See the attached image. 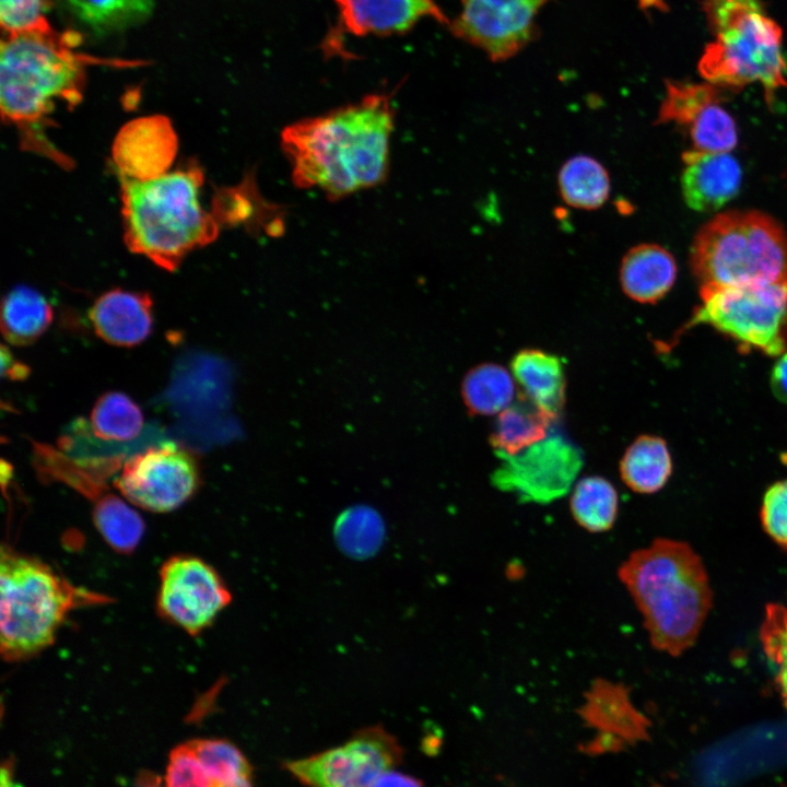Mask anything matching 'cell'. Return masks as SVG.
Returning a JSON list of instances; mask_svg holds the SVG:
<instances>
[{"mask_svg":"<svg viewBox=\"0 0 787 787\" xmlns=\"http://www.w3.org/2000/svg\"><path fill=\"white\" fill-rule=\"evenodd\" d=\"M390 96L371 94L287 125L281 132V148L295 186L317 188L337 201L383 184L395 126Z\"/></svg>","mask_w":787,"mask_h":787,"instance_id":"obj_1","label":"cell"},{"mask_svg":"<svg viewBox=\"0 0 787 787\" xmlns=\"http://www.w3.org/2000/svg\"><path fill=\"white\" fill-rule=\"evenodd\" d=\"M79 35L52 30L4 36L0 51V107L3 121L20 131L22 145L61 166H70L44 134L48 116L61 103L78 105L89 64L106 63L74 50Z\"/></svg>","mask_w":787,"mask_h":787,"instance_id":"obj_2","label":"cell"},{"mask_svg":"<svg viewBox=\"0 0 787 787\" xmlns=\"http://www.w3.org/2000/svg\"><path fill=\"white\" fill-rule=\"evenodd\" d=\"M618 576L639 610L655 649L679 656L695 643L713 592L701 557L688 543L657 538L633 551Z\"/></svg>","mask_w":787,"mask_h":787,"instance_id":"obj_3","label":"cell"},{"mask_svg":"<svg viewBox=\"0 0 787 787\" xmlns=\"http://www.w3.org/2000/svg\"><path fill=\"white\" fill-rule=\"evenodd\" d=\"M204 175L196 162L148 180L120 177L124 240L133 254L175 271L212 243L219 221L201 202Z\"/></svg>","mask_w":787,"mask_h":787,"instance_id":"obj_4","label":"cell"},{"mask_svg":"<svg viewBox=\"0 0 787 787\" xmlns=\"http://www.w3.org/2000/svg\"><path fill=\"white\" fill-rule=\"evenodd\" d=\"M0 594L1 655L11 662L50 646L71 611L109 600L72 585L43 561L10 548L1 550Z\"/></svg>","mask_w":787,"mask_h":787,"instance_id":"obj_5","label":"cell"},{"mask_svg":"<svg viewBox=\"0 0 787 787\" xmlns=\"http://www.w3.org/2000/svg\"><path fill=\"white\" fill-rule=\"evenodd\" d=\"M704 11L715 39L700 60L703 78L733 90L759 82L767 96L787 86L782 30L761 0H704Z\"/></svg>","mask_w":787,"mask_h":787,"instance_id":"obj_6","label":"cell"},{"mask_svg":"<svg viewBox=\"0 0 787 787\" xmlns=\"http://www.w3.org/2000/svg\"><path fill=\"white\" fill-rule=\"evenodd\" d=\"M701 287L787 281V232L760 211H728L708 221L691 247Z\"/></svg>","mask_w":787,"mask_h":787,"instance_id":"obj_7","label":"cell"},{"mask_svg":"<svg viewBox=\"0 0 787 787\" xmlns=\"http://www.w3.org/2000/svg\"><path fill=\"white\" fill-rule=\"evenodd\" d=\"M700 295L702 304L692 325L707 324L770 356L783 353L787 345V281L701 287Z\"/></svg>","mask_w":787,"mask_h":787,"instance_id":"obj_8","label":"cell"},{"mask_svg":"<svg viewBox=\"0 0 787 787\" xmlns=\"http://www.w3.org/2000/svg\"><path fill=\"white\" fill-rule=\"evenodd\" d=\"M402 749L383 727L361 729L343 744L291 761L287 771L306 787H371L401 761Z\"/></svg>","mask_w":787,"mask_h":787,"instance_id":"obj_9","label":"cell"},{"mask_svg":"<svg viewBox=\"0 0 787 787\" xmlns=\"http://www.w3.org/2000/svg\"><path fill=\"white\" fill-rule=\"evenodd\" d=\"M196 457L174 444L149 447L122 466L115 486L133 505L153 513L180 507L198 490Z\"/></svg>","mask_w":787,"mask_h":787,"instance_id":"obj_10","label":"cell"},{"mask_svg":"<svg viewBox=\"0 0 787 787\" xmlns=\"http://www.w3.org/2000/svg\"><path fill=\"white\" fill-rule=\"evenodd\" d=\"M231 600L219 573L199 557L175 555L161 567L157 611L190 635L209 627Z\"/></svg>","mask_w":787,"mask_h":787,"instance_id":"obj_11","label":"cell"},{"mask_svg":"<svg viewBox=\"0 0 787 787\" xmlns=\"http://www.w3.org/2000/svg\"><path fill=\"white\" fill-rule=\"evenodd\" d=\"M501 455L503 463L493 484L522 502L548 504L564 496L582 467L577 448L560 437L545 438L515 456Z\"/></svg>","mask_w":787,"mask_h":787,"instance_id":"obj_12","label":"cell"},{"mask_svg":"<svg viewBox=\"0 0 787 787\" xmlns=\"http://www.w3.org/2000/svg\"><path fill=\"white\" fill-rule=\"evenodd\" d=\"M545 0H461L453 33L483 50L492 61L519 52L533 37L535 19Z\"/></svg>","mask_w":787,"mask_h":787,"instance_id":"obj_13","label":"cell"},{"mask_svg":"<svg viewBox=\"0 0 787 787\" xmlns=\"http://www.w3.org/2000/svg\"><path fill=\"white\" fill-rule=\"evenodd\" d=\"M252 770L243 753L221 739H195L169 755L165 787H252Z\"/></svg>","mask_w":787,"mask_h":787,"instance_id":"obj_14","label":"cell"},{"mask_svg":"<svg viewBox=\"0 0 787 787\" xmlns=\"http://www.w3.org/2000/svg\"><path fill=\"white\" fill-rule=\"evenodd\" d=\"M178 150V138L164 115L134 118L117 132L111 157L120 175L148 180L169 172Z\"/></svg>","mask_w":787,"mask_h":787,"instance_id":"obj_15","label":"cell"},{"mask_svg":"<svg viewBox=\"0 0 787 787\" xmlns=\"http://www.w3.org/2000/svg\"><path fill=\"white\" fill-rule=\"evenodd\" d=\"M341 26L354 36H388L409 32L420 21L444 23L434 0H334Z\"/></svg>","mask_w":787,"mask_h":787,"instance_id":"obj_16","label":"cell"},{"mask_svg":"<svg viewBox=\"0 0 787 787\" xmlns=\"http://www.w3.org/2000/svg\"><path fill=\"white\" fill-rule=\"evenodd\" d=\"M682 161V196L692 210H718L738 193L742 172L728 153L691 150L683 153Z\"/></svg>","mask_w":787,"mask_h":787,"instance_id":"obj_17","label":"cell"},{"mask_svg":"<svg viewBox=\"0 0 787 787\" xmlns=\"http://www.w3.org/2000/svg\"><path fill=\"white\" fill-rule=\"evenodd\" d=\"M90 319L96 334L117 346L143 342L153 329V301L149 293L109 290L94 302Z\"/></svg>","mask_w":787,"mask_h":787,"instance_id":"obj_18","label":"cell"},{"mask_svg":"<svg viewBox=\"0 0 787 787\" xmlns=\"http://www.w3.org/2000/svg\"><path fill=\"white\" fill-rule=\"evenodd\" d=\"M584 696L577 712L587 726L616 736L626 743L648 739L650 724L634 706L630 690L623 683L597 678Z\"/></svg>","mask_w":787,"mask_h":787,"instance_id":"obj_19","label":"cell"},{"mask_svg":"<svg viewBox=\"0 0 787 787\" xmlns=\"http://www.w3.org/2000/svg\"><path fill=\"white\" fill-rule=\"evenodd\" d=\"M677 262L658 244L631 247L622 257L619 281L623 293L641 304H655L667 295L677 278Z\"/></svg>","mask_w":787,"mask_h":787,"instance_id":"obj_20","label":"cell"},{"mask_svg":"<svg viewBox=\"0 0 787 787\" xmlns=\"http://www.w3.org/2000/svg\"><path fill=\"white\" fill-rule=\"evenodd\" d=\"M510 369L524 396L556 419L565 402L566 386L560 357L538 349H524L512 359Z\"/></svg>","mask_w":787,"mask_h":787,"instance_id":"obj_21","label":"cell"},{"mask_svg":"<svg viewBox=\"0 0 787 787\" xmlns=\"http://www.w3.org/2000/svg\"><path fill=\"white\" fill-rule=\"evenodd\" d=\"M554 420V416L522 395L498 413L490 443L497 454L515 456L545 439Z\"/></svg>","mask_w":787,"mask_h":787,"instance_id":"obj_22","label":"cell"},{"mask_svg":"<svg viewBox=\"0 0 787 787\" xmlns=\"http://www.w3.org/2000/svg\"><path fill=\"white\" fill-rule=\"evenodd\" d=\"M52 309L46 297L27 285L11 289L1 304V331L13 345L34 343L50 326Z\"/></svg>","mask_w":787,"mask_h":787,"instance_id":"obj_23","label":"cell"},{"mask_svg":"<svg viewBox=\"0 0 787 787\" xmlns=\"http://www.w3.org/2000/svg\"><path fill=\"white\" fill-rule=\"evenodd\" d=\"M557 189L561 199L568 207L594 211L609 200L611 178L599 160L587 154H577L561 165Z\"/></svg>","mask_w":787,"mask_h":787,"instance_id":"obj_24","label":"cell"},{"mask_svg":"<svg viewBox=\"0 0 787 787\" xmlns=\"http://www.w3.org/2000/svg\"><path fill=\"white\" fill-rule=\"evenodd\" d=\"M672 473L667 443L659 436L641 435L626 448L620 461V477L627 488L641 494L661 490Z\"/></svg>","mask_w":787,"mask_h":787,"instance_id":"obj_25","label":"cell"},{"mask_svg":"<svg viewBox=\"0 0 787 787\" xmlns=\"http://www.w3.org/2000/svg\"><path fill=\"white\" fill-rule=\"evenodd\" d=\"M512 376L504 366L495 363L471 368L461 384V396L468 411L473 415H493L509 407L515 398Z\"/></svg>","mask_w":787,"mask_h":787,"instance_id":"obj_26","label":"cell"},{"mask_svg":"<svg viewBox=\"0 0 787 787\" xmlns=\"http://www.w3.org/2000/svg\"><path fill=\"white\" fill-rule=\"evenodd\" d=\"M569 509L576 524L586 531L607 532L618 517V492L606 478L585 477L575 484L571 493Z\"/></svg>","mask_w":787,"mask_h":787,"instance_id":"obj_27","label":"cell"},{"mask_svg":"<svg viewBox=\"0 0 787 787\" xmlns=\"http://www.w3.org/2000/svg\"><path fill=\"white\" fill-rule=\"evenodd\" d=\"M72 17L99 34L121 31L146 19L154 0H61Z\"/></svg>","mask_w":787,"mask_h":787,"instance_id":"obj_28","label":"cell"},{"mask_svg":"<svg viewBox=\"0 0 787 787\" xmlns=\"http://www.w3.org/2000/svg\"><path fill=\"white\" fill-rule=\"evenodd\" d=\"M94 503V524L104 540L115 551H133L144 532L141 516L125 501L110 493L103 494Z\"/></svg>","mask_w":787,"mask_h":787,"instance_id":"obj_29","label":"cell"},{"mask_svg":"<svg viewBox=\"0 0 787 787\" xmlns=\"http://www.w3.org/2000/svg\"><path fill=\"white\" fill-rule=\"evenodd\" d=\"M140 407L126 393L109 391L102 395L91 412L94 435L109 442H127L139 435L143 427Z\"/></svg>","mask_w":787,"mask_h":787,"instance_id":"obj_30","label":"cell"},{"mask_svg":"<svg viewBox=\"0 0 787 787\" xmlns=\"http://www.w3.org/2000/svg\"><path fill=\"white\" fill-rule=\"evenodd\" d=\"M336 539L353 557L372 556L381 545L385 527L379 514L368 506L345 509L334 527Z\"/></svg>","mask_w":787,"mask_h":787,"instance_id":"obj_31","label":"cell"},{"mask_svg":"<svg viewBox=\"0 0 787 787\" xmlns=\"http://www.w3.org/2000/svg\"><path fill=\"white\" fill-rule=\"evenodd\" d=\"M666 96L659 108L657 124L674 122L688 127L708 104L721 101L719 86L667 81Z\"/></svg>","mask_w":787,"mask_h":787,"instance_id":"obj_32","label":"cell"},{"mask_svg":"<svg viewBox=\"0 0 787 787\" xmlns=\"http://www.w3.org/2000/svg\"><path fill=\"white\" fill-rule=\"evenodd\" d=\"M719 104L716 101L705 106L688 126L693 150L728 153L737 145L736 122Z\"/></svg>","mask_w":787,"mask_h":787,"instance_id":"obj_33","label":"cell"},{"mask_svg":"<svg viewBox=\"0 0 787 787\" xmlns=\"http://www.w3.org/2000/svg\"><path fill=\"white\" fill-rule=\"evenodd\" d=\"M763 650L775 668V681L787 705V608L768 603L760 631Z\"/></svg>","mask_w":787,"mask_h":787,"instance_id":"obj_34","label":"cell"},{"mask_svg":"<svg viewBox=\"0 0 787 787\" xmlns=\"http://www.w3.org/2000/svg\"><path fill=\"white\" fill-rule=\"evenodd\" d=\"M46 0H0V22L7 36L51 30Z\"/></svg>","mask_w":787,"mask_h":787,"instance_id":"obj_35","label":"cell"},{"mask_svg":"<svg viewBox=\"0 0 787 787\" xmlns=\"http://www.w3.org/2000/svg\"><path fill=\"white\" fill-rule=\"evenodd\" d=\"M761 521L766 533L787 551V480L775 482L765 492Z\"/></svg>","mask_w":787,"mask_h":787,"instance_id":"obj_36","label":"cell"},{"mask_svg":"<svg viewBox=\"0 0 787 787\" xmlns=\"http://www.w3.org/2000/svg\"><path fill=\"white\" fill-rule=\"evenodd\" d=\"M625 744L626 742L616 736L599 732L582 750L587 754L596 755L604 752H619Z\"/></svg>","mask_w":787,"mask_h":787,"instance_id":"obj_37","label":"cell"},{"mask_svg":"<svg viewBox=\"0 0 787 787\" xmlns=\"http://www.w3.org/2000/svg\"><path fill=\"white\" fill-rule=\"evenodd\" d=\"M771 387L778 400L787 403V352L778 359L772 369Z\"/></svg>","mask_w":787,"mask_h":787,"instance_id":"obj_38","label":"cell"},{"mask_svg":"<svg viewBox=\"0 0 787 787\" xmlns=\"http://www.w3.org/2000/svg\"><path fill=\"white\" fill-rule=\"evenodd\" d=\"M371 787H424L423 784L409 775L395 771L393 768L388 770L380 774Z\"/></svg>","mask_w":787,"mask_h":787,"instance_id":"obj_39","label":"cell"},{"mask_svg":"<svg viewBox=\"0 0 787 787\" xmlns=\"http://www.w3.org/2000/svg\"><path fill=\"white\" fill-rule=\"evenodd\" d=\"M2 376L11 380L25 379L30 367L16 360L5 345L1 346Z\"/></svg>","mask_w":787,"mask_h":787,"instance_id":"obj_40","label":"cell"},{"mask_svg":"<svg viewBox=\"0 0 787 787\" xmlns=\"http://www.w3.org/2000/svg\"><path fill=\"white\" fill-rule=\"evenodd\" d=\"M132 787H162L160 778L151 772L142 771L134 779Z\"/></svg>","mask_w":787,"mask_h":787,"instance_id":"obj_41","label":"cell"},{"mask_svg":"<svg viewBox=\"0 0 787 787\" xmlns=\"http://www.w3.org/2000/svg\"><path fill=\"white\" fill-rule=\"evenodd\" d=\"M787 706V705H786Z\"/></svg>","mask_w":787,"mask_h":787,"instance_id":"obj_42","label":"cell"}]
</instances>
